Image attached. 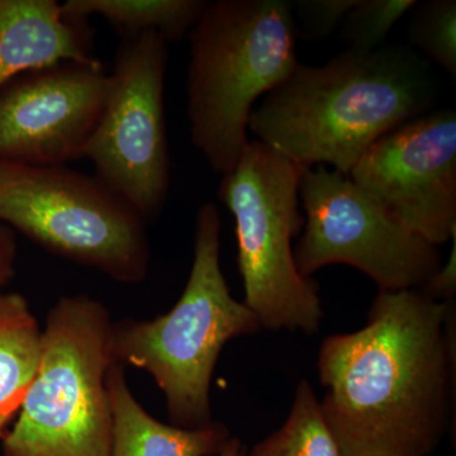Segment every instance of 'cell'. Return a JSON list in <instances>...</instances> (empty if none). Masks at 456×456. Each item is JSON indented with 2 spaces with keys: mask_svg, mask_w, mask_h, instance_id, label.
<instances>
[{
  "mask_svg": "<svg viewBox=\"0 0 456 456\" xmlns=\"http://www.w3.org/2000/svg\"><path fill=\"white\" fill-rule=\"evenodd\" d=\"M317 368L321 410L341 456H430L452 411L454 301L379 292L367 325L323 340Z\"/></svg>",
  "mask_w": 456,
  "mask_h": 456,
  "instance_id": "obj_1",
  "label": "cell"
},
{
  "mask_svg": "<svg viewBox=\"0 0 456 456\" xmlns=\"http://www.w3.org/2000/svg\"><path fill=\"white\" fill-rule=\"evenodd\" d=\"M435 98L431 69L415 51L346 49L325 65L298 64L254 108L248 128L305 170L325 165L349 175L378 140L430 112Z\"/></svg>",
  "mask_w": 456,
  "mask_h": 456,
  "instance_id": "obj_2",
  "label": "cell"
},
{
  "mask_svg": "<svg viewBox=\"0 0 456 456\" xmlns=\"http://www.w3.org/2000/svg\"><path fill=\"white\" fill-rule=\"evenodd\" d=\"M188 36L191 142L224 175L250 142L256 102L298 66V28L288 0H217L207 2Z\"/></svg>",
  "mask_w": 456,
  "mask_h": 456,
  "instance_id": "obj_3",
  "label": "cell"
},
{
  "mask_svg": "<svg viewBox=\"0 0 456 456\" xmlns=\"http://www.w3.org/2000/svg\"><path fill=\"white\" fill-rule=\"evenodd\" d=\"M220 211L198 209L193 264L184 290L167 314L113 322L116 362L151 375L167 403L170 424L211 425V383L222 350L232 338L256 334V314L231 294L221 268Z\"/></svg>",
  "mask_w": 456,
  "mask_h": 456,
  "instance_id": "obj_4",
  "label": "cell"
},
{
  "mask_svg": "<svg viewBox=\"0 0 456 456\" xmlns=\"http://www.w3.org/2000/svg\"><path fill=\"white\" fill-rule=\"evenodd\" d=\"M113 322L106 305L86 294L53 305L37 373L2 437V456H110Z\"/></svg>",
  "mask_w": 456,
  "mask_h": 456,
  "instance_id": "obj_5",
  "label": "cell"
},
{
  "mask_svg": "<svg viewBox=\"0 0 456 456\" xmlns=\"http://www.w3.org/2000/svg\"><path fill=\"white\" fill-rule=\"evenodd\" d=\"M303 167L253 140L222 175L218 197L235 218L237 265L245 305L263 329L314 335L322 323L318 285L303 278L293 239L305 226L299 211Z\"/></svg>",
  "mask_w": 456,
  "mask_h": 456,
  "instance_id": "obj_6",
  "label": "cell"
},
{
  "mask_svg": "<svg viewBox=\"0 0 456 456\" xmlns=\"http://www.w3.org/2000/svg\"><path fill=\"white\" fill-rule=\"evenodd\" d=\"M0 224L45 250L141 284L150 269L146 220L97 176L0 160Z\"/></svg>",
  "mask_w": 456,
  "mask_h": 456,
  "instance_id": "obj_7",
  "label": "cell"
},
{
  "mask_svg": "<svg viewBox=\"0 0 456 456\" xmlns=\"http://www.w3.org/2000/svg\"><path fill=\"white\" fill-rule=\"evenodd\" d=\"M305 226L294 259L303 278L344 264L364 273L379 292L419 289L440 268L437 246L402 224L349 175L325 165L302 174Z\"/></svg>",
  "mask_w": 456,
  "mask_h": 456,
  "instance_id": "obj_8",
  "label": "cell"
},
{
  "mask_svg": "<svg viewBox=\"0 0 456 456\" xmlns=\"http://www.w3.org/2000/svg\"><path fill=\"white\" fill-rule=\"evenodd\" d=\"M167 41L159 33L125 36L117 50L103 112L86 149L95 176L145 220L163 209L171 165L164 90Z\"/></svg>",
  "mask_w": 456,
  "mask_h": 456,
  "instance_id": "obj_9",
  "label": "cell"
},
{
  "mask_svg": "<svg viewBox=\"0 0 456 456\" xmlns=\"http://www.w3.org/2000/svg\"><path fill=\"white\" fill-rule=\"evenodd\" d=\"M349 176L435 246L456 233V113L430 112L377 141Z\"/></svg>",
  "mask_w": 456,
  "mask_h": 456,
  "instance_id": "obj_10",
  "label": "cell"
},
{
  "mask_svg": "<svg viewBox=\"0 0 456 456\" xmlns=\"http://www.w3.org/2000/svg\"><path fill=\"white\" fill-rule=\"evenodd\" d=\"M0 93V160L62 167L86 158L108 92L98 60L20 75Z\"/></svg>",
  "mask_w": 456,
  "mask_h": 456,
  "instance_id": "obj_11",
  "label": "cell"
},
{
  "mask_svg": "<svg viewBox=\"0 0 456 456\" xmlns=\"http://www.w3.org/2000/svg\"><path fill=\"white\" fill-rule=\"evenodd\" d=\"M88 26L56 0H0V88L29 71L95 61Z\"/></svg>",
  "mask_w": 456,
  "mask_h": 456,
  "instance_id": "obj_12",
  "label": "cell"
},
{
  "mask_svg": "<svg viewBox=\"0 0 456 456\" xmlns=\"http://www.w3.org/2000/svg\"><path fill=\"white\" fill-rule=\"evenodd\" d=\"M108 391L113 419L110 456H215L231 437L221 422L182 428L159 421L134 397L118 362L108 374Z\"/></svg>",
  "mask_w": 456,
  "mask_h": 456,
  "instance_id": "obj_13",
  "label": "cell"
},
{
  "mask_svg": "<svg viewBox=\"0 0 456 456\" xmlns=\"http://www.w3.org/2000/svg\"><path fill=\"white\" fill-rule=\"evenodd\" d=\"M41 349L42 327L26 297L0 293V437L20 412Z\"/></svg>",
  "mask_w": 456,
  "mask_h": 456,
  "instance_id": "obj_14",
  "label": "cell"
},
{
  "mask_svg": "<svg viewBox=\"0 0 456 456\" xmlns=\"http://www.w3.org/2000/svg\"><path fill=\"white\" fill-rule=\"evenodd\" d=\"M206 4L203 0H68L61 7L77 20L103 18L121 37L155 32L171 42L189 35Z\"/></svg>",
  "mask_w": 456,
  "mask_h": 456,
  "instance_id": "obj_15",
  "label": "cell"
},
{
  "mask_svg": "<svg viewBox=\"0 0 456 456\" xmlns=\"http://www.w3.org/2000/svg\"><path fill=\"white\" fill-rule=\"evenodd\" d=\"M246 456H341L308 380H302L297 387L284 424Z\"/></svg>",
  "mask_w": 456,
  "mask_h": 456,
  "instance_id": "obj_16",
  "label": "cell"
},
{
  "mask_svg": "<svg viewBox=\"0 0 456 456\" xmlns=\"http://www.w3.org/2000/svg\"><path fill=\"white\" fill-rule=\"evenodd\" d=\"M410 37L422 53L456 77V2L431 0L415 5Z\"/></svg>",
  "mask_w": 456,
  "mask_h": 456,
  "instance_id": "obj_17",
  "label": "cell"
},
{
  "mask_svg": "<svg viewBox=\"0 0 456 456\" xmlns=\"http://www.w3.org/2000/svg\"><path fill=\"white\" fill-rule=\"evenodd\" d=\"M415 0H358L342 22L347 50L371 53L380 49L393 26L416 5Z\"/></svg>",
  "mask_w": 456,
  "mask_h": 456,
  "instance_id": "obj_18",
  "label": "cell"
},
{
  "mask_svg": "<svg viewBox=\"0 0 456 456\" xmlns=\"http://www.w3.org/2000/svg\"><path fill=\"white\" fill-rule=\"evenodd\" d=\"M358 0H294V20L299 22L303 36L311 40H322L342 25Z\"/></svg>",
  "mask_w": 456,
  "mask_h": 456,
  "instance_id": "obj_19",
  "label": "cell"
},
{
  "mask_svg": "<svg viewBox=\"0 0 456 456\" xmlns=\"http://www.w3.org/2000/svg\"><path fill=\"white\" fill-rule=\"evenodd\" d=\"M452 250L445 264H441L439 269L431 275L430 279L419 288L431 298L441 302L454 301L456 294V233L452 236Z\"/></svg>",
  "mask_w": 456,
  "mask_h": 456,
  "instance_id": "obj_20",
  "label": "cell"
},
{
  "mask_svg": "<svg viewBox=\"0 0 456 456\" xmlns=\"http://www.w3.org/2000/svg\"><path fill=\"white\" fill-rule=\"evenodd\" d=\"M16 257L17 241L14 231L0 224V293L13 278Z\"/></svg>",
  "mask_w": 456,
  "mask_h": 456,
  "instance_id": "obj_21",
  "label": "cell"
},
{
  "mask_svg": "<svg viewBox=\"0 0 456 456\" xmlns=\"http://www.w3.org/2000/svg\"><path fill=\"white\" fill-rule=\"evenodd\" d=\"M218 456H246L244 444L237 437H230Z\"/></svg>",
  "mask_w": 456,
  "mask_h": 456,
  "instance_id": "obj_22",
  "label": "cell"
}]
</instances>
